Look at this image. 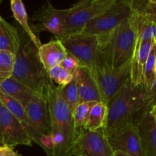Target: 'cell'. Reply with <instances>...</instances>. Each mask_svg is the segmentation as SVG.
<instances>
[{"label": "cell", "mask_w": 156, "mask_h": 156, "mask_svg": "<svg viewBox=\"0 0 156 156\" xmlns=\"http://www.w3.org/2000/svg\"><path fill=\"white\" fill-rule=\"evenodd\" d=\"M116 0H83L67 10L68 34L81 33L85 26L116 3Z\"/></svg>", "instance_id": "8"}, {"label": "cell", "mask_w": 156, "mask_h": 156, "mask_svg": "<svg viewBox=\"0 0 156 156\" xmlns=\"http://www.w3.org/2000/svg\"><path fill=\"white\" fill-rule=\"evenodd\" d=\"M153 38H156V24L141 16L139 37H138L139 43L142 44Z\"/></svg>", "instance_id": "29"}, {"label": "cell", "mask_w": 156, "mask_h": 156, "mask_svg": "<svg viewBox=\"0 0 156 156\" xmlns=\"http://www.w3.org/2000/svg\"><path fill=\"white\" fill-rule=\"evenodd\" d=\"M154 43V38L142 44L139 43V40L137 41L136 50L132 56L130 73V80L132 84L136 86L142 85L143 84L144 68Z\"/></svg>", "instance_id": "16"}, {"label": "cell", "mask_w": 156, "mask_h": 156, "mask_svg": "<svg viewBox=\"0 0 156 156\" xmlns=\"http://www.w3.org/2000/svg\"><path fill=\"white\" fill-rule=\"evenodd\" d=\"M154 76H155V79H156V56H155V60H154Z\"/></svg>", "instance_id": "35"}, {"label": "cell", "mask_w": 156, "mask_h": 156, "mask_svg": "<svg viewBox=\"0 0 156 156\" xmlns=\"http://www.w3.org/2000/svg\"><path fill=\"white\" fill-rule=\"evenodd\" d=\"M132 61V58L116 68L96 65L90 71L99 88L102 103L108 105L130 79Z\"/></svg>", "instance_id": "6"}, {"label": "cell", "mask_w": 156, "mask_h": 156, "mask_svg": "<svg viewBox=\"0 0 156 156\" xmlns=\"http://www.w3.org/2000/svg\"><path fill=\"white\" fill-rule=\"evenodd\" d=\"M38 55L44 69L48 72L54 67L61 65L67 52L59 40H53L42 44L38 49Z\"/></svg>", "instance_id": "17"}, {"label": "cell", "mask_w": 156, "mask_h": 156, "mask_svg": "<svg viewBox=\"0 0 156 156\" xmlns=\"http://www.w3.org/2000/svg\"><path fill=\"white\" fill-rule=\"evenodd\" d=\"M0 89L16 100L24 108L37 95L30 88L12 77L0 79Z\"/></svg>", "instance_id": "18"}, {"label": "cell", "mask_w": 156, "mask_h": 156, "mask_svg": "<svg viewBox=\"0 0 156 156\" xmlns=\"http://www.w3.org/2000/svg\"><path fill=\"white\" fill-rule=\"evenodd\" d=\"M10 5L13 17L19 24L20 28L29 37L37 48L39 49L42 44L38 38V36L32 30L31 24L28 23V17L24 3L21 0H11Z\"/></svg>", "instance_id": "21"}, {"label": "cell", "mask_w": 156, "mask_h": 156, "mask_svg": "<svg viewBox=\"0 0 156 156\" xmlns=\"http://www.w3.org/2000/svg\"><path fill=\"white\" fill-rule=\"evenodd\" d=\"M113 156H131L128 154L125 153L123 152H121V151H115L113 152Z\"/></svg>", "instance_id": "34"}, {"label": "cell", "mask_w": 156, "mask_h": 156, "mask_svg": "<svg viewBox=\"0 0 156 156\" xmlns=\"http://www.w3.org/2000/svg\"><path fill=\"white\" fill-rule=\"evenodd\" d=\"M50 114L52 156H70L80 132L74 126L73 115L63 97L62 88L53 85L46 97Z\"/></svg>", "instance_id": "2"}, {"label": "cell", "mask_w": 156, "mask_h": 156, "mask_svg": "<svg viewBox=\"0 0 156 156\" xmlns=\"http://www.w3.org/2000/svg\"><path fill=\"white\" fill-rule=\"evenodd\" d=\"M152 1H153V2H154V3H156V0H152Z\"/></svg>", "instance_id": "36"}, {"label": "cell", "mask_w": 156, "mask_h": 156, "mask_svg": "<svg viewBox=\"0 0 156 156\" xmlns=\"http://www.w3.org/2000/svg\"><path fill=\"white\" fill-rule=\"evenodd\" d=\"M20 45L18 28L6 21L0 15V50L16 54Z\"/></svg>", "instance_id": "20"}, {"label": "cell", "mask_w": 156, "mask_h": 156, "mask_svg": "<svg viewBox=\"0 0 156 156\" xmlns=\"http://www.w3.org/2000/svg\"><path fill=\"white\" fill-rule=\"evenodd\" d=\"M58 40L62 43L67 53L79 61L80 66L91 71L96 66L102 48L100 36L81 32L70 34Z\"/></svg>", "instance_id": "5"}, {"label": "cell", "mask_w": 156, "mask_h": 156, "mask_svg": "<svg viewBox=\"0 0 156 156\" xmlns=\"http://www.w3.org/2000/svg\"><path fill=\"white\" fill-rule=\"evenodd\" d=\"M145 101L146 108L149 111L156 104V79L154 80L151 89L147 92H145Z\"/></svg>", "instance_id": "31"}, {"label": "cell", "mask_w": 156, "mask_h": 156, "mask_svg": "<svg viewBox=\"0 0 156 156\" xmlns=\"http://www.w3.org/2000/svg\"><path fill=\"white\" fill-rule=\"evenodd\" d=\"M106 137L113 152L121 151L131 156H146L139 133L133 123H127Z\"/></svg>", "instance_id": "12"}, {"label": "cell", "mask_w": 156, "mask_h": 156, "mask_svg": "<svg viewBox=\"0 0 156 156\" xmlns=\"http://www.w3.org/2000/svg\"><path fill=\"white\" fill-rule=\"evenodd\" d=\"M0 156H21L13 147L8 146H0Z\"/></svg>", "instance_id": "32"}, {"label": "cell", "mask_w": 156, "mask_h": 156, "mask_svg": "<svg viewBox=\"0 0 156 156\" xmlns=\"http://www.w3.org/2000/svg\"><path fill=\"white\" fill-rule=\"evenodd\" d=\"M141 15L133 9L129 18L120 24L111 34L101 37L100 55L96 65L119 67L132 59L139 37Z\"/></svg>", "instance_id": "3"}, {"label": "cell", "mask_w": 156, "mask_h": 156, "mask_svg": "<svg viewBox=\"0 0 156 156\" xmlns=\"http://www.w3.org/2000/svg\"><path fill=\"white\" fill-rule=\"evenodd\" d=\"M107 115V105L102 102H96L90 110L84 129L96 131L103 129Z\"/></svg>", "instance_id": "22"}, {"label": "cell", "mask_w": 156, "mask_h": 156, "mask_svg": "<svg viewBox=\"0 0 156 156\" xmlns=\"http://www.w3.org/2000/svg\"><path fill=\"white\" fill-rule=\"evenodd\" d=\"M150 114H151V117L153 118V120H154V122L156 123V104L151 108L149 111Z\"/></svg>", "instance_id": "33"}, {"label": "cell", "mask_w": 156, "mask_h": 156, "mask_svg": "<svg viewBox=\"0 0 156 156\" xmlns=\"http://www.w3.org/2000/svg\"><path fill=\"white\" fill-rule=\"evenodd\" d=\"M149 111H142L134 119L133 123L139 133L145 155L156 156V123Z\"/></svg>", "instance_id": "14"}, {"label": "cell", "mask_w": 156, "mask_h": 156, "mask_svg": "<svg viewBox=\"0 0 156 156\" xmlns=\"http://www.w3.org/2000/svg\"><path fill=\"white\" fill-rule=\"evenodd\" d=\"M15 54L7 50H0V79L12 77Z\"/></svg>", "instance_id": "27"}, {"label": "cell", "mask_w": 156, "mask_h": 156, "mask_svg": "<svg viewBox=\"0 0 156 156\" xmlns=\"http://www.w3.org/2000/svg\"><path fill=\"white\" fill-rule=\"evenodd\" d=\"M31 21V27L38 36L41 31L49 32L56 39L68 34L67 10L56 9L49 2H46L33 14Z\"/></svg>", "instance_id": "9"}, {"label": "cell", "mask_w": 156, "mask_h": 156, "mask_svg": "<svg viewBox=\"0 0 156 156\" xmlns=\"http://www.w3.org/2000/svg\"><path fill=\"white\" fill-rule=\"evenodd\" d=\"M96 103V102H83L80 103L75 108L73 113V119L77 131L80 132L81 129L85 127L90 110Z\"/></svg>", "instance_id": "24"}, {"label": "cell", "mask_w": 156, "mask_h": 156, "mask_svg": "<svg viewBox=\"0 0 156 156\" xmlns=\"http://www.w3.org/2000/svg\"><path fill=\"white\" fill-rule=\"evenodd\" d=\"M113 151L102 129H83L70 152V156H113Z\"/></svg>", "instance_id": "11"}, {"label": "cell", "mask_w": 156, "mask_h": 156, "mask_svg": "<svg viewBox=\"0 0 156 156\" xmlns=\"http://www.w3.org/2000/svg\"><path fill=\"white\" fill-rule=\"evenodd\" d=\"M132 13L133 8L130 0H116L110 9L90 21L82 32L100 37L110 35L129 18Z\"/></svg>", "instance_id": "7"}, {"label": "cell", "mask_w": 156, "mask_h": 156, "mask_svg": "<svg viewBox=\"0 0 156 156\" xmlns=\"http://www.w3.org/2000/svg\"><path fill=\"white\" fill-rule=\"evenodd\" d=\"M62 94L63 97H64V100L73 115L75 108L80 103L79 93H78L77 86H76V81L74 79L67 86L62 88Z\"/></svg>", "instance_id": "28"}, {"label": "cell", "mask_w": 156, "mask_h": 156, "mask_svg": "<svg viewBox=\"0 0 156 156\" xmlns=\"http://www.w3.org/2000/svg\"><path fill=\"white\" fill-rule=\"evenodd\" d=\"M73 76L79 93L80 103L102 102L99 88L90 69L80 66Z\"/></svg>", "instance_id": "15"}, {"label": "cell", "mask_w": 156, "mask_h": 156, "mask_svg": "<svg viewBox=\"0 0 156 156\" xmlns=\"http://www.w3.org/2000/svg\"><path fill=\"white\" fill-rule=\"evenodd\" d=\"M32 146V139L24 125L0 101V146Z\"/></svg>", "instance_id": "10"}, {"label": "cell", "mask_w": 156, "mask_h": 156, "mask_svg": "<svg viewBox=\"0 0 156 156\" xmlns=\"http://www.w3.org/2000/svg\"><path fill=\"white\" fill-rule=\"evenodd\" d=\"M60 66H61L64 69H66L67 72L73 75L76 70L80 66V64L79 61L76 58L67 53V56L63 60V62H61Z\"/></svg>", "instance_id": "30"}, {"label": "cell", "mask_w": 156, "mask_h": 156, "mask_svg": "<svg viewBox=\"0 0 156 156\" xmlns=\"http://www.w3.org/2000/svg\"><path fill=\"white\" fill-rule=\"evenodd\" d=\"M133 9L141 16L156 24V3L152 0L133 1L131 0Z\"/></svg>", "instance_id": "25"}, {"label": "cell", "mask_w": 156, "mask_h": 156, "mask_svg": "<svg viewBox=\"0 0 156 156\" xmlns=\"http://www.w3.org/2000/svg\"><path fill=\"white\" fill-rule=\"evenodd\" d=\"M24 108L34 129L41 136H50L51 126L47 99L35 95Z\"/></svg>", "instance_id": "13"}, {"label": "cell", "mask_w": 156, "mask_h": 156, "mask_svg": "<svg viewBox=\"0 0 156 156\" xmlns=\"http://www.w3.org/2000/svg\"><path fill=\"white\" fill-rule=\"evenodd\" d=\"M49 78L53 84H56V86L64 88L70 84L74 79V76L67 70L64 69L61 66H57L47 72Z\"/></svg>", "instance_id": "26"}, {"label": "cell", "mask_w": 156, "mask_h": 156, "mask_svg": "<svg viewBox=\"0 0 156 156\" xmlns=\"http://www.w3.org/2000/svg\"><path fill=\"white\" fill-rule=\"evenodd\" d=\"M145 92L142 85H132L130 79L127 81L107 105L106 120L102 129L106 136L127 123H133L139 114L148 110L145 105Z\"/></svg>", "instance_id": "4"}, {"label": "cell", "mask_w": 156, "mask_h": 156, "mask_svg": "<svg viewBox=\"0 0 156 156\" xmlns=\"http://www.w3.org/2000/svg\"><path fill=\"white\" fill-rule=\"evenodd\" d=\"M0 101L5 105V107L24 125L28 132L31 138L32 139V141H35L38 145L39 144L41 136L32 127V123L26 114L25 108L21 104L18 103L16 100L3 92L1 89H0Z\"/></svg>", "instance_id": "19"}, {"label": "cell", "mask_w": 156, "mask_h": 156, "mask_svg": "<svg viewBox=\"0 0 156 156\" xmlns=\"http://www.w3.org/2000/svg\"><path fill=\"white\" fill-rule=\"evenodd\" d=\"M20 45L15 54L12 77L30 88L37 95L46 98L47 91L54 85L41 62L38 49L29 37L18 28Z\"/></svg>", "instance_id": "1"}, {"label": "cell", "mask_w": 156, "mask_h": 156, "mask_svg": "<svg viewBox=\"0 0 156 156\" xmlns=\"http://www.w3.org/2000/svg\"><path fill=\"white\" fill-rule=\"evenodd\" d=\"M156 56V44L155 39L153 47L151 48L150 54L148 56V59L145 63V68L143 72V86L144 90L145 92L149 91L155 80V76H154V60Z\"/></svg>", "instance_id": "23"}, {"label": "cell", "mask_w": 156, "mask_h": 156, "mask_svg": "<svg viewBox=\"0 0 156 156\" xmlns=\"http://www.w3.org/2000/svg\"><path fill=\"white\" fill-rule=\"evenodd\" d=\"M154 39H155V44H156V38H154Z\"/></svg>", "instance_id": "37"}]
</instances>
